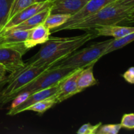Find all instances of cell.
Returning <instances> with one entry per match:
<instances>
[{
    "instance_id": "obj_1",
    "label": "cell",
    "mask_w": 134,
    "mask_h": 134,
    "mask_svg": "<svg viewBox=\"0 0 134 134\" xmlns=\"http://www.w3.org/2000/svg\"><path fill=\"white\" fill-rule=\"evenodd\" d=\"M96 37L94 33L90 32L69 37H50L48 41L43 43L39 51L27 60L26 64L33 66L53 65Z\"/></svg>"
},
{
    "instance_id": "obj_2",
    "label": "cell",
    "mask_w": 134,
    "mask_h": 134,
    "mask_svg": "<svg viewBox=\"0 0 134 134\" xmlns=\"http://www.w3.org/2000/svg\"><path fill=\"white\" fill-rule=\"evenodd\" d=\"M133 14L134 6H124L115 0L96 13L67 27L65 30L89 31L101 26L133 21Z\"/></svg>"
},
{
    "instance_id": "obj_3",
    "label": "cell",
    "mask_w": 134,
    "mask_h": 134,
    "mask_svg": "<svg viewBox=\"0 0 134 134\" xmlns=\"http://www.w3.org/2000/svg\"><path fill=\"white\" fill-rule=\"evenodd\" d=\"M52 66H33L26 64L20 71L11 73L5 81V83L8 85L0 92L1 106L11 101L20 90Z\"/></svg>"
},
{
    "instance_id": "obj_4",
    "label": "cell",
    "mask_w": 134,
    "mask_h": 134,
    "mask_svg": "<svg viewBox=\"0 0 134 134\" xmlns=\"http://www.w3.org/2000/svg\"><path fill=\"white\" fill-rule=\"evenodd\" d=\"M111 39L95 43L81 51H75L65 58L60 60L52 66L83 68L90 64H95L102 57Z\"/></svg>"
},
{
    "instance_id": "obj_5",
    "label": "cell",
    "mask_w": 134,
    "mask_h": 134,
    "mask_svg": "<svg viewBox=\"0 0 134 134\" xmlns=\"http://www.w3.org/2000/svg\"><path fill=\"white\" fill-rule=\"evenodd\" d=\"M76 69L77 68L52 66L20 90L18 94L23 92H29L31 94L36 91L51 87L58 83L64 77Z\"/></svg>"
},
{
    "instance_id": "obj_6",
    "label": "cell",
    "mask_w": 134,
    "mask_h": 134,
    "mask_svg": "<svg viewBox=\"0 0 134 134\" xmlns=\"http://www.w3.org/2000/svg\"><path fill=\"white\" fill-rule=\"evenodd\" d=\"M30 30H22L10 27L4 29L0 32L1 42L0 47H9L19 51L25 54L27 50L24 46V42L28 35Z\"/></svg>"
},
{
    "instance_id": "obj_7",
    "label": "cell",
    "mask_w": 134,
    "mask_h": 134,
    "mask_svg": "<svg viewBox=\"0 0 134 134\" xmlns=\"http://www.w3.org/2000/svg\"><path fill=\"white\" fill-rule=\"evenodd\" d=\"M114 1L115 0H90L87 1L86 3L78 12L71 16L69 20L65 24L51 30V34L65 30L68 26L77 23V22L86 18L88 16L96 13Z\"/></svg>"
},
{
    "instance_id": "obj_8",
    "label": "cell",
    "mask_w": 134,
    "mask_h": 134,
    "mask_svg": "<svg viewBox=\"0 0 134 134\" xmlns=\"http://www.w3.org/2000/svg\"><path fill=\"white\" fill-rule=\"evenodd\" d=\"M19 51L9 47H0V64L3 65L7 72L15 73L26 66Z\"/></svg>"
},
{
    "instance_id": "obj_9",
    "label": "cell",
    "mask_w": 134,
    "mask_h": 134,
    "mask_svg": "<svg viewBox=\"0 0 134 134\" xmlns=\"http://www.w3.org/2000/svg\"><path fill=\"white\" fill-rule=\"evenodd\" d=\"M83 68H77L60 81L59 90L56 95L58 103L71 98L78 94L77 80L80 73Z\"/></svg>"
},
{
    "instance_id": "obj_10",
    "label": "cell",
    "mask_w": 134,
    "mask_h": 134,
    "mask_svg": "<svg viewBox=\"0 0 134 134\" xmlns=\"http://www.w3.org/2000/svg\"><path fill=\"white\" fill-rule=\"evenodd\" d=\"M59 85L60 82L56 85L51 86V87L43 89V90L36 91L34 93H31L27 99L25 101L24 103L20 105L19 106L16 107L13 109L9 110L7 115L9 116H14V115H17V114L21 113L25 111L26 109L30 106L31 105L36 103V102H39L41 100L46 99L47 98L52 96L54 95H56L57 94L58 91L59 90Z\"/></svg>"
},
{
    "instance_id": "obj_11",
    "label": "cell",
    "mask_w": 134,
    "mask_h": 134,
    "mask_svg": "<svg viewBox=\"0 0 134 134\" xmlns=\"http://www.w3.org/2000/svg\"><path fill=\"white\" fill-rule=\"evenodd\" d=\"M51 6H52V3H51V2L49 0L43 1V2L34 3L31 4V5L25 8L24 9L21 10L18 14L14 16L11 19L9 20L5 24V25L3 26L2 30L15 27L17 25L20 24V23L23 22L24 21L26 20L29 18L34 16V14L41 11L43 9H45L48 7H51Z\"/></svg>"
},
{
    "instance_id": "obj_12",
    "label": "cell",
    "mask_w": 134,
    "mask_h": 134,
    "mask_svg": "<svg viewBox=\"0 0 134 134\" xmlns=\"http://www.w3.org/2000/svg\"><path fill=\"white\" fill-rule=\"evenodd\" d=\"M52 3L51 14L73 15L78 12L87 1L84 0H49Z\"/></svg>"
},
{
    "instance_id": "obj_13",
    "label": "cell",
    "mask_w": 134,
    "mask_h": 134,
    "mask_svg": "<svg viewBox=\"0 0 134 134\" xmlns=\"http://www.w3.org/2000/svg\"><path fill=\"white\" fill-rule=\"evenodd\" d=\"M51 34V30L44 24L38 25L30 30L27 39L24 42L25 47L28 51L38 44H43L48 41Z\"/></svg>"
},
{
    "instance_id": "obj_14",
    "label": "cell",
    "mask_w": 134,
    "mask_h": 134,
    "mask_svg": "<svg viewBox=\"0 0 134 134\" xmlns=\"http://www.w3.org/2000/svg\"><path fill=\"white\" fill-rule=\"evenodd\" d=\"M96 33V36L113 37L114 38L122 37L134 33V27L130 26H121L117 24L101 26L94 29Z\"/></svg>"
},
{
    "instance_id": "obj_15",
    "label": "cell",
    "mask_w": 134,
    "mask_h": 134,
    "mask_svg": "<svg viewBox=\"0 0 134 134\" xmlns=\"http://www.w3.org/2000/svg\"><path fill=\"white\" fill-rule=\"evenodd\" d=\"M95 64H90L88 66L83 68L80 73L77 80V91L81 92L87 88L94 86L98 84V81L94 75V65Z\"/></svg>"
},
{
    "instance_id": "obj_16",
    "label": "cell",
    "mask_w": 134,
    "mask_h": 134,
    "mask_svg": "<svg viewBox=\"0 0 134 134\" xmlns=\"http://www.w3.org/2000/svg\"><path fill=\"white\" fill-rule=\"evenodd\" d=\"M51 7H48L45 9H43V10L34 14L28 19L13 27L19 29V30H29L36 27L38 25L43 24L48 16L51 14Z\"/></svg>"
},
{
    "instance_id": "obj_17",
    "label": "cell",
    "mask_w": 134,
    "mask_h": 134,
    "mask_svg": "<svg viewBox=\"0 0 134 134\" xmlns=\"http://www.w3.org/2000/svg\"><path fill=\"white\" fill-rule=\"evenodd\" d=\"M134 39V33L127 35L126 36L122 37L119 38H114L113 39H111L109 43L107 44L103 56H105L107 54H109L116 50L120 49L127 44L132 43Z\"/></svg>"
},
{
    "instance_id": "obj_18",
    "label": "cell",
    "mask_w": 134,
    "mask_h": 134,
    "mask_svg": "<svg viewBox=\"0 0 134 134\" xmlns=\"http://www.w3.org/2000/svg\"><path fill=\"white\" fill-rule=\"evenodd\" d=\"M56 95H54L52 96L47 98L46 99L41 100L39 102H36L34 104L31 105L28 107L26 109L25 111H32L34 112L38 113L39 115L44 113L47 110L52 108L54 105L57 104V101H56Z\"/></svg>"
},
{
    "instance_id": "obj_19",
    "label": "cell",
    "mask_w": 134,
    "mask_h": 134,
    "mask_svg": "<svg viewBox=\"0 0 134 134\" xmlns=\"http://www.w3.org/2000/svg\"><path fill=\"white\" fill-rule=\"evenodd\" d=\"M70 17L69 14H50L43 24L50 30H52L65 24Z\"/></svg>"
},
{
    "instance_id": "obj_20",
    "label": "cell",
    "mask_w": 134,
    "mask_h": 134,
    "mask_svg": "<svg viewBox=\"0 0 134 134\" xmlns=\"http://www.w3.org/2000/svg\"><path fill=\"white\" fill-rule=\"evenodd\" d=\"M34 3H35L34 0H14L11 5V7H10V12H9L8 21L11 19L14 16L18 14L21 10Z\"/></svg>"
},
{
    "instance_id": "obj_21",
    "label": "cell",
    "mask_w": 134,
    "mask_h": 134,
    "mask_svg": "<svg viewBox=\"0 0 134 134\" xmlns=\"http://www.w3.org/2000/svg\"><path fill=\"white\" fill-rule=\"evenodd\" d=\"M13 1L14 0H0V27L1 30L7 22Z\"/></svg>"
},
{
    "instance_id": "obj_22",
    "label": "cell",
    "mask_w": 134,
    "mask_h": 134,
    "mask_svg": "<svg viewBox=\"0 0 134 134\" xmlns=\"http://www.w3.org/2000/svg\"><path fill=\"white\" fill-rule=\"evenodd\" d=\"M122 128L120 124L101 125L96 134H117Z\"/></svg>"
},
{
    "instance_id": "obj_23",
    "label": "cell",
    "mask_w": 134,
    "mask_h": 134,
    "mask_svg": "<svg viewBox=\"0 0 134 134\" xmlns=\"http://www.w3.org/2000/svg\"><path fill=\"white\" fill-rule=\"evenodd\" d=\"M102 124V122H99L96 125H92L90 123H86L81 126L77 132V134H96L97 130Z\"/></svg>"
},
{
    "instance_id": "obj_24",
    "label": "cell",
    "mask_w": 134,
    "mask_h": 134,
    "mask_svg": "<svg viewBox=\"0 0 134 134\" xmlns=\"http://www.w3.org/2000/svg\"><path fill=\"white\" fill-rule=\"evenodd\" d=\"M30 94H31V93L29 92H20L18 94H16L14 97V98L12 99V103L10 104L9 110L13 109L16 108L20 105L22 104V103H24L27 99Z\"/></svg>"
},
{
    "instance_id": "obj_25",
    "label": "cell",
    "mask_w": 134,
    "mask_h": 134,
    "mask_svg": "<svg viewBox=\"0 0 134 134\" xmlns=\"http://www.w3.org/2000/svg\"><path fill=\"white\" fill-rule=\"evenodd\" d=\"M120 125L122 128L133 130L134 128V114H124L122 117Z\"/></svg>"
},
{
    "instance_id": "obj_26",
    "label": "cell",
    "mask_w": 134,
    "mask_h": 134,
    "mask_svg": "<svg viewBox=\"0 0 134 134\" xmlns=\"http://www.w3.org/2000/svg\"><path fill=\"white\" fill-rule=\"evenodd\" d=\"M123 78L125 79L126 82L129 84L133 85L134 83V68L133 67H131L129 69H127L126 71L122 75Z\"/></svg>"
},
{
    "instance_id": "obj_27",
    "label": "cell",
    "mask_w": 134,
    "mask_h": 134,
    "mask_svg": "<svg viewBox=\"0 0 134 134\" xmlns=\"http://www.w3.org/2000/svg\"><path fill=\"white\" fill-rule=\"evenodd\" d=\"M118 3L124 6H134V0H115Z\"/></svg>"
},
{
    "instance_id": "obj_28",
    "label": "cell",
    "mask_w": 134,
    "mask_h": 134,
    "mask_svg": "<svg viewBox=\"0 0 134 134\" xmlns=\"http://www.w3.org/2000/svg\"><path fill=\"white\" fill-rule=\"evenodd\" d=\"M6 73V71H0V86H2L3 85L5 84V81L7 79Z\"/></svg>"
},
{
    "instance_id": "obj_29",
    "label": "cell",
    "mask_w": 134,
    "mask_h": 134,
    "mask_svg": "<svg viewBox=\"0 0 134 134\" xmlns=\"http://www.w3.org/2000/svg\"><path fill=\"white\" fill-rule=\"evenodd\" d=\"M0 71H6L7 72L5 68L3 66V65H1V64H0Z\"/></svg>"
},
{
    "instance_id": "obj_30",
    "label": "cell",
    "mask_w": 134,
    "mask_h": 134,
    "mask_svg": "<svg viewBox=\"0 0 134 134\" xmlns=\"http://www.w3.org/2000/svg\"><path fill=\"white\" fill-rule=\"evenodd\" d=\"M47 0H34L35 3H38V2H43V1H46Z\"/></svg>"
},
{
    "instance_id": "obj_31",
    "label": "cell",
    "mask_w": 134,
    "mask_h": 134,
    "mask_svg": "<svg viewBox=\"0 0 134 134\" xmlns=\"http://www.w3.org/2000/svg\"><path fill=\"white\" fill-rule=\"evenodd\" d=\"M1 28L0 27V31H1ZM1 37H0V46H1Z\"/></svg>"
},
{
    "instance_id": "obj_32",
    "label": "cell",
    "mask_w": 134,
    "mask_h": 134,
    "mask_svg": "<svg viewBox=\"0 0 134 134\" xmlns=\"http://www.w3.org/2000/svg\"><path fill=\"white\" fill-rule=\"evenodd\" d=\"M84 1H90V0H84Z\"/></svg>"
},
{
    "instance_id": "obj_33",
    "label": "cell",
    "mask_w": 134,
    "mask_h": 134,
    "mask_svg": "<svg viewBox=\"0 0 134 134\" xmlns=\"http://www.w3.org/2000/svg\"></svg>"
}]
</instances>
